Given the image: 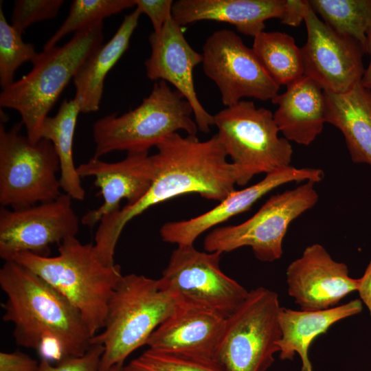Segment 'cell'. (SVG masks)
<instances>
[{
    "label": "cell",
    "mask_w": 371,
    "mask_h": 371,
    "mask_svg": "<svg viewBox=\"0 0 371 371\" xmlns=\"http://www.w3.org/2000/svg\"><path fill=\"white\" fill-rule=\"evenodd\" d=\"M361 301L368 308L371 317V259L363 273V275L358 279L357 291Z\"/></svg>",
    "instance_id": "d590c367"
},
{
    "label": "cell",
    "mask_w": 371,
    "mask_h": 371,
    "mask_svg": "<svg viewBox=\"0 0 371 371\" xmlns=\"http://www.w3.org/2000/svg\"><path fill=\"white\" fill-rule=\"evenodd\" d=\"M312 10L338 34L357 41L367 53L371 0H309Z\"/></svg>",
    "instance_id": "4316f807"
},
{
    "label": "cell",
    "mask_w": 371,
    "mask_h": 371,
    "mask_svg": "<svg viewBox=\"0 0 371 371\" xmlns=\"http://www.w3.org/2000/svg\"><path fill=\"white\" fill-rule=\"evenodd\" d=\"M141 14L135 8L126 15L113 37L98 47L75 75L74 98L78 102L81 113H93L99 109L105 77L128 47Z\"/></svg>",
    "instance_id": "cb8c5ba5"
},
{
    "label": "cell",
    "mask_w": 371,
    "mask_h": 371,
    "mask_svg": "<svg viewBox=\"0 0 371 371\" xmlns=\"http://www.w3.org/2000/svg\"><path fill=\"white\" fill-rule=\"evenodd\" d=\"M150 55L144 63L147 77L151 80L169 82L190 103L198 129L208 133L214 124V115L199 101L194 88L193 70L202 63L203 56L186 39L182 27L172 19L160 32L148 36Z\"/></svg>",
    "instance_id": "2e32d148"
},
{
    "label": "cell",
    "mask_w": 371,
    "mask_h": 371,
    "mask_svg": "<svg viewBox=\"0 0 371 371\" xmlns=\"http://www.w3.org/2000/svg\"><path fill=\"white\" fill-rule=\"evenodd\" d=\"M40 53L32 43H25L22 34L6 21L0 3V85L3 89L10 86L18 68L25 62H36Z\"/></svg>",
    "instance_id": "f1b7e54d"
},
{
    "label": "cell",
    "mask_w": 371,
    "mask_h": 371,
    "mask_svg": "<svg viewBox=\"0 0 371 371\" xmlns=\"http://www.w3.org/2000/svg\"><path fill=\"white\" fill-rule=\"evenodd\" d=\"M367 53L370 54V63L364 71L360 83L364 87L371 90V27L367 33Z\"/></svg>",
    "instance_id": "8d00e7d4"
},
{
    "label": "cell",
    "mask_w": 371,
    "mask_h": 371,
    "mask_svg": "<svg viewBox=\"0 0 371 371\" xmlns=\"http://www.w3.org/2000/svg\"><path fill=\"white\" fill-rule=\"evenodd\" d=\"M0 286L6 295L3 319L13 324L18 345L38 350L56 343L64 358L80 357L89 350L92 337L78 311L33 271L15 261H5Z\"/></svg>",
    "instance_id": "7a4b0ae2"
},
{
    "label": "cell",
    "mask_w": 371,
    "mask_h": 371,
    "mask_svg": "<svg viewBox=\"0 0 371 371\" xmlns=\"http://www.w3.org/2000/svg\"><path fill=\"white\" fill-rule=\"evenodd\" d=\"M278 294L259 286L249 291L225 323L216 359L227 371H266L279 352L281 337Z\"/></svg>",
    "instance_id": "9c48e42d"
},
{
    "label": "cell",
    "mask_w": 371,
    "mask_h": 371,
    "mask_svg": "<svg viewBox=\"0 0 371 371\" xmlns=\"http://www.w3.org/2000/svg\"><path fill=\"white\" fill-rule=\"evenodd\" d=\"M71 197L62 193L51 201L27 207L0 210V257L12 260L21 252L49 256L50 246L76 236L79 218Z\"/></svg>",
    "instance_id": "4fadbf2b"
},
{
    "label": "cell",
    "mask_w": 371,
    "mask_h": 371,
    "mask_svg": "<svg viewBox=\"0 0 371 371\" xmlns=\"http://www.w3.org/2000/svg\"><path fill=\"white\" fill-rule=\"evenodd\" d=\"M324 172L314 168L292 166L266 174L258 183L240 190H234L210 210L194 218L168 222L160 229L163 241L178 245H194L207 230L230 218L249 210L251 206L273 190L290 182H319Z\"/></svg>",
    "instance_id": "ac0fdd59"
},
{
    "label": "cell",
    "mask_w": 371,
    "mask_h": 371,
    "mask_svg": "<svg viewBox=\"0 0 371 371\" xmlns=\"http://www.w3.org/2000/svg\"><path fill=\"white\" fill-rule=\"evenodd\" d=\"M108 371H123V367L114 366Z\"/></svg>",
    "instance_id": "74e56055"
},
{
    "label": "cell",
    "mask_w": 371,
    "mask_h": 371,
    "mask_svg": "<svg viewBox=\"0 0 371 371\" xmlns=\"http://www.w3.org/2000/svg\"><path fill=\"white\" fill-rule=\"evenodd\" d=\"M251 49L279 86H287L304 76L301 48L291 35L263 31L254 38Z\"/></svg>",
    "instance_id": "484cf974"
},
{
    "label": "cell",
    "mask_w": 371,
    "mask_h": 371,
    "mask_svg": "<svg viewBox=\"0 0 371 371\" xmlns=\"http://www.w3.org/2000/svg\"><path fill=\"white\" fill-rule=\"evenodd\" d=\"M309 8L308 1L286 0L284 14L280 21L284 25L297 27L302 21H304Z\"/></svg>",
    "instance_id": "e575fe53"
},
{
    "label": "cell",
    "mask_w": 371,
    "mask_h": 371,
    "mask_svg": "<svg viewBox=\"0 0 371 371\" xmlns=\"http://www.w3.org/2000/svg\"><path fill=\"white\" fill-rule=\"evenodd\" d=\"M307 39L301 48L304 75L326 92L344 93L364 73L361 46L333 30L310 8L305 16Z\"/></svg>",
    "instance_id": "5bb4252c"
},
{
    "label": "cell",
    "mask_w": 371,
    "mask_h": 371,
    "mask_svg": "<svg viewBox=\"0 0 371 371\" xmlns=\"http://www.w3.org/2000/svg\"><path fill=\"white\" fill-rule=\"evenodd\" d=\"M227 319L214 310L179 301L146 345L157 350L216 359Z\"/></svg>",
    "instance_id": "d6986e66"
},
{
    "label": "cell",
    "mask_w": 371,
    "mask_h": 371,
    "mask_svg": "<svg viewBox=\"0 0 371 371\" xmlns=\"http://www.w3.org/2000/svg\"><path fill=\"white\" fill-rule=\"evenodd\" d=\"M315 183L305 181L293 189L272 195L245 222L213 229L205 238L204 249L223 254L249 247L262 262L280 259L289 225L318 201Z\"/></svg>",
    "instance_id": "30bf717a"
},
{
    "label": "cell",
    "mask_w": 371,
    "mask_h": 371,
    "mask_svg": "<svg viewBox=\"0 0 371 371\" xmlns=\"http://www.w3.org/2000/svg\"><path fill=\"white\" fill-rule=\"evenodd\" d=\"M286 0H178L172 16L183 27L200 21L229 23L243 34L255 37L268 19L282 18Z\"/></svg>",
    "instance_id": "ffe728a7"
},
{
    "label": "cell",
    "mask_w": 371,
    "mask_h": 371,
    "mask_svg": "<svg viewBox=\"0 0 371 371\" xmlns=\"http://www.w3.org/2000/svg\"><path fill=\"white\" fill-rule=\"evenodd\" d=\"M21 123L0 125V203L21 209L51 201L62 192L60 161L52 143L32 142L21 133Z\"/></svg>",
    "instance_id": "ba28073f"
},
{
    "label": "cell",
    "mask_w": 371,
    "mask_h": 371,
    "mask_svg": "<svg viewBox=\"0 0 371 371\" xmlns=\"http://www.w3.org/2000/svg\"><path fill=\"white\" fill-rule=\"evenodd\" d=\"M278 108L273 118L288 141L308 146L322 133L325 120L323 89L303 76L286 86V90L271 100Z\"/></svg>",
    "instance_id": "44dd1931"
},
{
    "label": "cell",
    "mask_w": 371,
    "mask_h": 371,
    "mask_svg": "<svg viewBox=\"0 0 371 371\" xmlns=\"http://www.w3.org/2000/svg\"><path fill=\"white\" fill-rule=\"evenodd\" d=\"M288 293L302 311L330 308L357 291L358 279L320 244L307 246L286 271Z\"/></svg>",
    "instance_id": "9a60e30c"
},
{
    "label": "cell",
    "mask_w": 371,
    "mask_h": 371,
    "mask_svg": "<svg viewBox=\"0 0 371 371\" xmlns=\"http://www.w3.org/2000/svg\"><path fill=\"white\" fill-rule=\"evenodd\" d=\"M214 120L216 136L232 163L239 168L245 185L256 175L291 166L292 146L279 137L270 110L240 100L216 113Z\"/></svg>",
    "instance_id": "52a82bcc"
},
{
    "label": "cell",
    "mask_w": 371,
    "mask_h": 371,
    "mask_svg": "<svg viewBox=\"0 0 371 371\" xmlns=\"http://www.w3.org/2000/svg\"><path fill=\"white\" fill-rule=\"evenodd\" d=\"M12 260L65 297L80 313L92 337L104 328L109 301L122 275L120 265L101 261L93 245L83 244L72 236L58 245L56 256L21 252Z\"/></svg>",
    "instance_id": "3957f363"
},
{
    "label": "cell",
    "mask_w": 371,
    "mask_h": 371,
    "mask_svg": "<svg viewBox=\"0 0 371 371\" xmlns=\"http://www.w3.org/2000/svg\"><path fill=\"white\" fill-rule=\"evenodd\" d=\"M63 3V0H15L11 25L22 34L33 23L56 17Z\"/></svg>",
    "instance_id": "4dcf8cb0"
},
{
    "label": "cell",
    "mask_w": 371,
    "mask_h": 371,
    "mask_svg": "<svg viewBox=\"0 0 371 371\" xmlns=\"http://www.w3.org/2000/svg\"><path fill=\"white\" fill-rule=\"evenodd\" d=\"M77 172L80 177H93L103 198L99 207L82 217L83 225L93 227L104 216L119 210L123 199L126 205H132L142 199L156 177L157 166L154 156L145 151L128 153L117 162H106L93 156L78 166Z\"/></svg>",
    "instance_id": "e0dca14e"
},
{
    "label": "cell",
    "mask_w": 371,
    "mask_h": 371,
    "mask_svg": "<svg viewBox=\"0 0 371 371\" xmlns=\"http://www.w3.org/2000/svg\"><path fill=\"white\" fill-rule=\"evenodd\" d=\"M179 300L163 289L158 279L131 273L122 276L108 304L102 333L92 344L104 346L100 371L124 367L127 357L146 342L175 310Z\"/></svg>",
    "instance_id": "277c9868"
},
{
    "label": "cell",
    "mask_w": 371,
    "mask_h": 371,
    "mask_svg": "<svg viewBox=\"0 0 371 371\" xmlns=\"http://www.w3.org/2000/svg\"><path fill=\"white\" fill-rule=\"evenodd\" d=\"M156 148L157 173L147 192L99 222L94 249L105 265L115 264V247L126 225L150 207L190 193L220 202L235 190L236 185L244 186L239 168L227 161L216 135L200 141L196 135L175 133Z\"/></svg>",
    "instance_id": "6da1fadb"
},
{
    "label": "cell",
    "mask_w": 371,
    "mask_h": 371,
    "mask_svg": "<svg viewBox=\"0 0 371 371\" xmlns=\"http://www.w3.org/2000/svg\"><path fill=\"white\" fill-rule=\"evenodd\" d=\"M81 113L78 102L65 100L54 116H47L42 125L40 137L49 140L60 161L61 188L72 199L82 201L85 190L74 165L73 142L77 118Z\"/></svg>",
    "instance_id": "d4e9b609"
},
{
    "label": "cell",
    "mask_w": 371,
    "mask_h": 371,
    "mask_svg": "<svg viewBox=\"0 0 371 371\" xmlns=\"http://www.w3.org/2000/svg\"><path fill=\"white\" fill-rule=\"evenodd\" d=\"M102 30L101 22L75 33L62 46L40 52L32 69L1 92V106L20 114L26 135L32 142L41 139L43 123L65 87L102 44Z\"/></svg>",
    "instance_id": "5b68a950"
},
{
    "label": "cell",
    "mask_w": 371,
    "mask_h": 371,
    "mask_svg": "<svg viewBox=\"0 0 371 371\" xmlns=\"http://www.w3.org/2000/svg\"><path fill=\"white\" fill-rule=\"evenodd\" d=\"M362 309V302L358 299L319 311L281 307L279 317L281 337L278 341L280 358L291 360L297 353L302 361L301 371H313L308 357L313 341L334 324L360 313Z\"/></svg>",
    "instance_id": "7402d4cb"
},
{
    "label": "cell",
    "mask_w": 371,
    "mask_h": 371,
    "mask_svg": "<svg viewBox=\"0 0 371 371\" xmlns=\"http://www.w3.org/2000/svg\"><path fill=\"white\" fill-rule=\"evenodd\" d=\"M190 103L164 80L156 81L150 94L135 109L121 115L112 113L93 125L94 157L114 151L145 152L170 135L184 131L196 135Z\"/></svg>",
    "instance_id": "8992f818"
},
{
    "label": "cell",
    "mask_w": 371,
    "mask_h": 371,
    "mask_svg": "<svg viewBox=\"0 0 371 371\" xmlns=\"http://www.w3.org/2000/svg\"><path fill=\"white\" fill-rule=\"evenodd\" d=\"M103 352L104 346L102 344H92L84 355L65 357L56 365L41 359L39 371H100Z\"/></svg>",
    "instance_id": "1f68e13d"
},
{
    "label": "cell",
    "mask_w": 371,
    "mask_h": 371,
    "mask_svg": "<svg viewBox=\"0 0 371 371\" xmlns=\"http://www.w3.org/2000/svg\"><path fill=\"white\" fill-rule=\"evenodd\" d=\"M324 92L326 123L342 133L354 163L371 166V90L359 82L344 93Z\"/></svg>",
    "instance_id": "603a6c76"
},
{
    "label": "cell",
    "mask_w": 371,
    "mask_h": 371,
    "mask_svg": "<svg viewBox=\"0 0 371 371\" xmlns=\"http://www.w3.org/2000/svg\"><path fill=\"white\" fill-rule=\"evenodd\" d=\"M135 6V0H74L69 14L43 46L47 50L71 32H78L90 28L104 19L116 14L124 10Z\"/></svg>",
    "instance_id": "83f0119b"
},
{
    "label": "cell",
    "mask_w": 371,
    "mask_h": 371,
    "mask_svg": "<svg viewBox=\"0 0 371 371\" xmlns=\"http://www.w3.org/2000/svg\"><path fill=\"white\" fill-rule=\"evenodd\" d=\"M221 254L199 251L194 245H178L159 284L179 302L214 310L228 318L245 302L249 291L221 271Z\"/></svg>",
    "instance_id": "8fae6325"
},
{
    "label": "cell",
    "mask_w": 371,
    "mask_h": 371,
    "mask_svg": "<svg viewBox=\"0 0 371 371\" xmlns=\"http://www.w3.org/2000/svg\"><path fill=\"white\" fill-rule=\"evenodd\" d=\"M40 363L20 351L0 352V371H39Z\"/></svg>",
    "instance_id": "836d02e7"
},
{
    "label": "cell",
    "mask_w": 371,
    "mask_h": 371,
    "mask_svg": "<svg viewBox=\"0 0 371 371\" xmlns=\"http://www.w3.org/2000/svg\"><path fill=\"white\" fill-rule=\"evenodd\" d=\"M123 371H227L217 359L194 357L148 348Z\"/></svg>",
    "instance_id": "f546056e"
},
{
    "label": "cell",
    "mask_w": 371,
    "mask_h": 371,
    "mask_svg": "<svg viewBox=\"0 0 371 371\" xmlns=\"http://www.w3.org/2000/svg\"><path fill=\"white\" fill-rule=\"evenodd\" d=\"M202 56L204 74L218 88L226 107L245 97L265 101L278 94L280 86L234 32H214L203 45Z\"/></svg>",
    "instance_id": "7c38bea8"
},
{
    "label": "cell",
    "mask_w": 371,
    "mask_h": 371,
    "mask_svg": "<svg viewBox=\"0 0 371 371\" xmlns=\"http://www.w3.org/2000/svg\"><path fill=\"white\" fill-rule=\"evenodd\" d=\"M172 0H135V8L150 19L153 32L157 33L172 17Z\"/></svg>",
    "instance_id": "d6a6232c"
}]
</instances>
